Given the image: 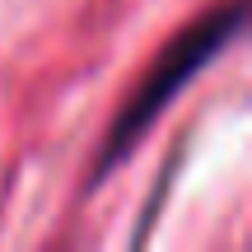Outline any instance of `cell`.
I'll use <instances>...</instances> for the list:
<instances>
[{"label":"cell","instance_id":"obj_1","mask_svg":"<svg viewBox=\"0 0 252 252\" xmlns=\"http://www.w3.org/2000/svg\"><path fill=\"white\" fill-rule=\"evenodd\" d=\"M238 24H243V0H224V5L206 9V14H196L187 28H178V33H173L168 42L154 52V61L145 65L140 84L126 94L117 122H112V131H108L103 163L122 159V154L131 150L135 140H140V131L163 112V103H168L173 94H178L182 84L196 75V65H206L210 56H215L220 47L234 37V28H238Z\"/></svg>","mask_w":252,"mask_h":252}]
</instances>
